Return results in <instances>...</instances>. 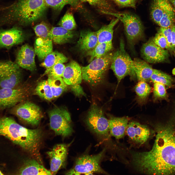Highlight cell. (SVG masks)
I'll return each mask as SVG.
<instances>
[{
	"label": "cell",
	"mask_w": 175,
	"mask_h": 175,
	"mask_svg": "<svg viewBox=\"0 0 175 175\" xmlns=\"http://www.w3.org/2000/svg\"><path fill=\"white\" fill-rule=\"evenodd\" d=\"M169 124L159 126L149 151L132 152V163L140 172L148 175L175 174V131Z\"/></svg>",
	"instance_id": "6da1fadb"
},
{
	"label": "cell",
	"mask_w": 175,
	"mask_h": 175,
	"mask_svg": "<svg viewBox=\"0 0 175 175\" xmlns=\"http://www.w3.org/2000/svg\"><path fill=\"white\" fill-rule=\"evenodd\" d=\"M0 135L20 146L42 164L40 150L43 134L40 129H28L11 117H3L0 118Z\"/></svg>",
	"instance_id": "7a4b0ae2"
},
{
	"label": "cell",
	"mask_w": 175,
	"mask_h": 175,
	"mask_svg": "<svg viewBox=\"0 0 175 175\" xmlns=\"http://www.w3.org/2000/svg\"><path fill=\"white\" fill-rule=\"evenodd\" d=\"M47 7L44 0H17L5 9L3 22L29 25L40 19Z\"/></svg>",
	"instance_id": "3957f363"
},
{
	"label": "cell",
	"mask_w": 175,
	"mask_h": 175,
	"mask_svg": "<svg viewBox=\"0 0 175 175\" xmlns=\"http://www.w3.org/2000/svg\"><path fill=\"white\" fill-rule=\"evenodd\" d=\"M113 54L109 52L100 57L95 58L88 65L81 68L82 79L93 86L103 83Z\"/></svg>",
	"instance_id": "277c9868"
},
{
	"label": "cell",
	"mask_w": 175,
	"mask_h": 175,
	"mask_svg": "<svg viewBox=\"0 0 175 175\" xmlns=\"http://www.w3.org/2000/svg\"><path fill=\"white\" fill-rule=\"evenodd\" d=\"M106 150L104 149L99 153L93 155H85L78 158L74 167L66 173V175H93L94 173L106 174L100 164Z\"/></svg>",
	"instance_id": "5b68a950"
},
{
	"label": "cell",
	"mask_w": 175,
	"mask_h": 175,
	"mask_svg": "<svg viewBox=\"0 0 175 175\" xmlns=\"http://www.w3.org/2000/svg\"><path fill=\"white\" fill-rule=\"evenodd\" d=\"M132 60L125 50L123 40L121 39L119 48L113 53L111 63V68L116 76L118 83L128 75L136 77L131 66Z\"/></svg>",
	"instance_id": "8992f818"
},
{
	"label": "cell",
	"mask_w": 175,
	"mask_h": 175,
	"mask_svg": "<svg viewBox=\"0 0 175 175\" xmlns=\"http://www.w3.org/2000/svg\"><path fill=\"white\" fill-rule=\"evenodd\" d=\"M109 15L116 16L123 23L127 41L131 46L134 45L144 37L143 25L136 15L127 12L111 13Z\"/></svg>",
	"instance_id": "52a82bcc"
},
{
	"label": "cell",
	"mask_w": 175,
	"mask_h": 175,
	"mask_svg": "<svg viewBox=\"0 0 175 175\" xmlns=\"http://www.w3.org/2000/svg\"><path fill=\"white\" fill-rule=\"evenodd\" d=\"M150 16L160 27H169L175 23V13L169 0H153L151 6Z\"/></svg>",
	"instance_id": "ba28073f"
},
{
	"label": "cell",
	"mask_w": 175,
	"mask_h": 175,
	"mask_svg": "<svg viewBox=\"0 0 175 175\" xmlns=\"http://www.w3.org/2000/svg\"><path fill=\"white\" fill-rule=\"evenodd\" d=\"M48 113L50 128L56 135L66 137L72 134L73 130L70 124V116L66 109L56 107Z\"/></svg>",
	"instance_id": "9c48e42d"
},
{
	"label": "cell",
	"mask_w": 175,
	"mask_h": 175,
	"mask_svg": "<svg viewBox=\"0 0 175 175\" xmlns=\"http://www.w3.org/2000/svg\"><path fill=\"white\" fill-rule=\"evenodd\" d=\"M20 68L11 61H0L1 88H15L20 84L22 74Z\"/></svg>",
	"instance_id": "30bf717a"
},
{
	"label": "cell",
	"mask_w": 175,
	"mask_h": 175,
	"mask_svg": "<svg viewBox=\"0 0 175 175\" xmlns=\"http://www.w3.org/2000/svg\"><path fill=\"white\" fill-rule=\"evenodd\" d=\"M31 90L29 86L26 85L13 88H1L0 108L12 107L24 101L29 96Z\"/></svg>",
	"instance_id": "8fae6325"
},
{
	"label": "cell",
	"mask_w": 175,
	"mask_h": 175,
	"mask_svg": "<svg viewBox=\"0 0 175 175\" xmlns=\"http://www.w3.org/2000/svg\"><path fill=\"white\" fill-rule=\"evenodd\" d=\"M86 122L89 127L97 135L107 137L109 131V121L102 109L95 104H93L88 111Z\"/></svg>",
	"instance_id": "7c38bea8"
},
{
	"label": "cell",
	"mask_w": 175,
	"mask_h": 175,
	"mask_svg": "<svg viewBox=\"0 0 175 175\" xmlns=\"http://www.w3.org/2000/svg\"><path fill=\"white\" fill-rule=\"evenodd\" d=\"M62 78L76 96H85L81 86L82 79L81 68L77 62L72 61L69 63L65 66Z\"/></svg>",
	"instance_id": "4fadbf2b"
},
{
	"label": "cell",
	"mask_w": 175,
	"mask_h": 175,
	"mask_svg": "<svg viewBox=\"0 0 175 175\" xmlns=\"http://www.w3.org/2000/svg\"><path fill=\"white\" fill-rule=\"evenodd\" d=\"M12 113L19 118L33 126L37 125L43 117L40 108L30 102H25L15 106Z\"/></svg>",
	"instance_id": "5bb4252c"
},
{
	"label": "cell",
	"mask_w": 175,
	"mask_h": 175,
	"mask_svg": "<svg viewBox=\"0 0 175 175\" xmlns=\"http://www.w3.org/2000/svg\"><path fill=\"white\" fill-rule=\"evenodd\" d=\"M142 57L146 61L150 63H156L165 61L168 58V51L162 49L150 39L142 45L141 50Z\"/></svg>",
	"instance_id": "9a60e30c"
},
{
	"label": "cell",
	"mask_w": 175,
	"mask_h": 175,
	"mask_svg": "<svg viewBox=\"0 0 175 175\" xmlns=\"http://www.w3.org/2000/svg\"><path fill=\"white\" fill-rule=\"evenodd\" d=\"M67 146L64 144L55 145L47 154L50 159L51 175H56L62 167L66 161L68 153Z\"/></svg>",
	"instance_id": "2e32d148"
},
{
	"label": "cell",
	"mask_w": 175,
	"mask_h": 175,
	"mask_svg": "<svg viewBox=\"0 0 175 175\" xmlns=\"http://www.w3.org/2000/svg\"><path fill=\"white\" fill-rule=\"evenodd\" d=\"M25 39L22 30L16 27L0 29V49H9L24 42Z\"/></svg>",
	"instance_id": "e0dca14e"
},
{
	"label": "cell",
	"mask_w": 175,
	"mask_h": 175,
	"mask_svg": "<svg viewBox=\"0 0 175 175\" xmlns=\"http://www.w3.org/2000/svg\"><path fill=\"white\" fill-rule=\"evenodd\" d=\"M125 132L131 140L139 145L146 142L151 135L147 126L134 121L128 123Z\"/></svg>",
	"instance_id": "ac0fdd59"
},
{
	"label": "cell",
	"mask_w": 175,
	"mask_h": 175,
	"mask_svg": "<svg viewBox=\"0 0 175 175\" xmlns=\"http://www.w3.org/2000/svg\"><path fill=\"white\" fill-rule=\"evenodd\" d=\"M35 55L34 49L27 44H25L18 51L16 63L20 67L33 71L36 68L35 60Z\"/></svg>",
	"instance_id": "d6986e66"
},
{
	"label": "cell",
	"mask_w": 175,
	"mask_h": 175,
	"mask_svg": "<svg viewBox=\"0 0 175 175\" xmlns=\"http://www.w3.org/2000/svg\"><path fill=\"white\" fill-rule=\"evenodd\" d=\"M98 43L96 32L84 30L80 32L77 47L80 52L86 54L93 50Z\"/></svg>",
	"instance_id": "ffe728a7"
},
{
	"label": "cell",
	"mask_w": 175,
	"mask_h": 175,
	"mask_svg": "<svg viewBox=\"0 0 175 175\" xmlns=\"http://www.w3.org/2000/svg\"><path fill=\"white\" fill-rule=\"evenodd\" d=\"M35 159L26 160L19 169L17 174L21 175H51L50 170L46 169Z\"/></svg>",
	"instance_id": "44dd1931"
},
{
	"label": "cell",
	"mask_w": 175,
	"mask_h": 175,
	"mask_svg": "<svg viewBox=\"0 0 175 175\" xmlns=\"http://www.w3.org/2000/svg\"><path fill=\"white\" fill-rule=\"evenodd\" d=\"M131 67L139 81H149L153 71L154 69L146 61L135 58L131 62Z\"/></svg>",
	"instance_id": "7402d4cb"
},
{
	"label": "cell",
	"mask_w": 175,
	"mask_h": 175,
	"mask_svg": "<svg viewBox=\"0 0 175 175\" xmlns=\"http://www.w3.org/2000/svg\"><path fill=\"white\" fill-rule=\"evenodd\" d=\"M110 134L117 139L124 136L128 123V119L125 117H113L108 120Z\"/></svg>",
	"instance_id": "603a6c76"
},
{
	"label": "cell",
	"mask_w": 175,
	"mask_h": 175,
	"mask_svg": "<svg viewBox=\"0 0 175 175\" xmlns=\"http://www.w3.org/2000/svg\"><path fill=\"white\" fill-rule=\"evenodd\" d=\"M75 36L72 30H67L60 26L54 27L50 29L49 36L55 43L61 44L71 41Z\"/></svg>",
	"instance_id": "cb8c5ba5"
},
{
	"label": "cell",
	"mask_w": 175,
	"mask_h": 175,
	"mask_svg": "<svg viewBox=\"0 0 175 175\" xmlns=\"http://www.w3.org/2000/svg\"><path fill=\"white\" fill-rule=\"evenodd\" d=\"M34 49L38 59L42 61L53 51L52 41L50 38L38 37L35 42Z\"/></svg>",
	"instance_id": "d4e9b609"
},
{
	"label": "cell",
	"mask_w": 175,
	"mask_h": 175,
	"mask_svg": "<svg viewBox=\"0 0 175 175\" xmlns=\"http://www.w3.org/2000/svg\"><path fill=\"white\" fill-rule=\"evenodd\" d=\"M68 61V58L62 53L57 51H52L46 57L41 64V66L46 69L43 75L55 65L60 63H63Z\"/></svg>",
	"instance_id": "484cf974"
},
{
	"label": "cell",
	"mask_w": 175,
	"mask_h": 175,
	"mask_svg": "<svg viewBox=\"0 0 175 175\" xmlns=\"http://www.w3.org/2000/svg\"><path fill=\"white\" fill-rule=\"evenodd\" d=\"M119 20L118 18L113 19L109 24L103 26L96 31L98 43L112 41L114 27Z\"/></svg>",
	"instance_id": "4316f807"
},
{
	"label": "cell",
	"mask_w": 175,
	"mask_h": 175,
	"mask_svg": "<svg viewBox=\"0 0 175 175\" xmlns=\"http://www.w3.org/2000/svg\"><path fill=\"white\" fill-rule=\"evenodd\" d=\"M113 48L112 41L98 43L92 50L86 54L89 56V62L95 58L100 57L109 52Z\"/></svg>",
	"instance_id": "83f0119b"
},
{
	"label": "cell",
	"mask_w": 175,
	"mask_h": 175,
	"mask_svg": "<svg viewBox=\"0 0 175 175\" xmlns=\"http://www.w3.org/2000/svg\"><path fill=\"white\" fill-rule=\"evenodd\" d=\"M47 7L54 10L60 11L66 5H69L77 9L81 8L79 0H44Z\"/></svg>",
	"instance_id": "f1b7e54d"
},
{
	"label": "cell",
	"mask_w": 175,
	"mask_h": 175,
	"mask_svg": "<svg viewBox=\"0 0 175 175\" xmlns=\"http://www.w3.org/2000/svg\"><path fill=\"white\" fill-rule=\"evenodd\" d=\"M35 93L47 101H50L54 98L47 80H43L37 84L35 89Z\"/></svg>",
	"instance_id": "f546056e"
},
{
	"label": "cell",
	"mask_w": 175,
	"mask_h": 175,
	"mask_svg": "<svg viewBox=\"0 0 175 175\" xmlns=\"http://www.w3.org/2000/svg\"><path fill=\"white\" fill-rule=\"evenodd\" d=\"M47 80L54 98L59 97L67 89L68 85L64 82L62 77L54 79L48 78Z\"/></svg>",
	"instance_id": "4dcf8cb0"
},
{
	"label": "cell",
	"mask_w": 175,
	"mask_h": 175,
	"mask_svg": "<svg viewBox=\"0 0 175 175\" xmlns=\"http://www.w3.org/2000/svg\"><path fill=\"white\" fill-rule=\"evenodd\" d=\"M150 80L154 83H160L169 87L172 86L173 81V78L170 76L155 69H154Z\"/></svg>",
	"instance_id": "1f68e13d"
},
{
	"label": "cell",
	"mask_w": 175,
	"mask_h": 175,
	"mask_svg": "<svg viewBox=\"0 0 175 175\" xmlns=\"http://www.w3.org/2000/svg\"><path fill=\"white\" fill-rule=\"evenodd\" d=\"M82 2H87L97 9L102 13L104 12L115 13L108 0H80Z\"/></svg>",
	"instance_id": "d6a6232c"
},
{
	"label": "cell",
	"mask_w": 175,
	"mask_h": 175,
	"mask_svg": "<svg viewBox=\"0 0 175 175\" xmlns=\"http://www.w3.org/2000/svg\"><path fill=\"white\" fill-rule=\"evenodd\" d=\"M59 26L69 30L75 29L77 25L73 15L71 13L67 12L58 23Z\"/></svg>",
	"instance_id": "836d02e7"
},
{
	"label": "cell",
	"mask_w": 175,
	"mask_h": 175,
	"mask_svg": "<svg viewBox=\"0 0 175 175\" xmlns=\"http://www.w3.org/2000/svg\"><path fill=\"white\" fill-rule=\"evenodd\" d=\"M135 91L139 98L144 100L149 94L151 88L146 82L139 81L135 87Z\"/></svg>",
	"instance_id": "e575fe53"
},
{
	"label": "cell",
	"mask_w": 175,
	"mask_h": 175,
	"mask_svg": "<svg viewBox=\"0 0 175 175\" xmlns=\"http://www.w3.org/2000/svg\"><path fill=\"white\" fill-rule=\"evenodd\" d=\"M65 67L62 63L57 64L51 68L45 74L48 78L54 79L62 77Z\"/></svg>",
	"instance_id": "d590c367"
},
{
	"label": "cell",
	"mask_w": 175,
	"mask_h": 175,
	"mask_svg": "<svg viewBox=\"0 0 175 175\" xmlns=\"http://www.w3.org/2000/svg\"><path fill=\"white\" fill-rule=\"evenodd\" d=\"M50 29L47 24L43 22L36 25L34 28L37 37L44 38H50L49 33Z\"/></svg>",
	"instance_id": "8d00e7d4"
},
{
	"label": "cell",
	"mask_w": 175,
	"mask_h": 175,
	"mask_svg": "<svg viewBox=\"0 0 175 175\" xmlns=\"http://www.w3.org/2000/svg\"><path fill=\"white\" fill-rule=\"evenodd\" d=\"M153 92L155 99L165 98L167 96L165 85L160 83H154Z\"/></svg>",
	"instance_id": "74e56055"
},
{
	"label": "cell",
	"mask_w": 175,
	"mask_h": 175,
	"mask_svg": "<svg viewBox=\"0 0 175 175\" xmlns=\"http://www.w3.org/2000/svg\"><path fill=\"white\" fill-rule=\"evenodd\" d=\"M152 40L156 44L161 48L169 49L166 39L161 33L158 32Z\"/></svg>",
	"instance_id": "f35d334b"
},
{
	"label": "cell",
	"mask_w": 175,
	"mask_h": 175,
	"mask_svg": "<svg viewBox=\"0 0 175 175\" xmlns=\"http://www.w3.org/2000/svg\"><path fill=\"white\" fill-rule=\"evenodd\" d=\"M121 8L131 7L135 9L138 0H112Z\"/></svg>",
	"instance_id": "ab89813d"
},
{
	"label": "cell",
	"mask_w": 175,
	"mask_h": 175,
	"mask_svg": "<svg viewBox=\"0 0 175 175\" xmlns=\"http://www.w3.org/2000/svg\"><path fill=\"white\" fill-rule=\"evenodd\" d=\"M171 36L173 46L175 48V24L171 26Z\"/></svg>",
	"instance_id": "60d3db41"
},
{
	"label": "cell",
	"mask_w": 175,
	"mask_h": 175,
	"mask_svg": "<svg viewBox=\"0 0 175 175\" xmlns=\"http://www.w3.org/2000/svg\"><path fill=\"white\" fill-rule=\"evenodd\" d=\"M175 13V0H169Z\"/></svg>",
	"instance_id": "b9f144b4"
}]
</instances>
